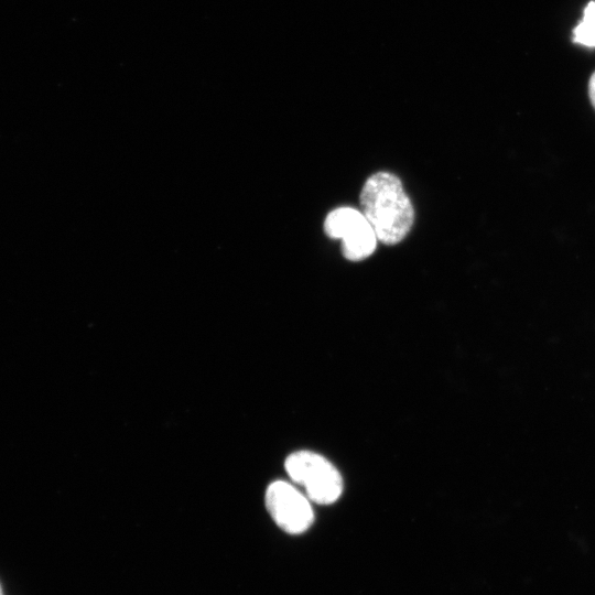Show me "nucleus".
<instances>
[{"instance_id":"nucleus-1","label":"nucleus","mask_w":595,"mask_h":595,"mask_svg":"<svg viewBox=\"0 0 595 595\" xmlns=\"http://www.w3.org/2000/svg\"><path fill=\"white\" fill-rule=\"evenodd\" d=\"M361 213L378 240L386 245L400 242L410 231L414 209L398 176L389 172L372 174L360 192Z\"/></svg>"},{"instance_id":"nucleus-4","label":"nucleus","mask_w":595,"mask_h":595,"mask_svg":"<svg viewBox=\"0 0 595 595\" xmlns=\"http://www.w3.org/2000/svg\"><path fill=\"white\" fill-rule=\"evenodd\" d=\"M264 502L274 522L290 534L302 533L313 523L314 513L309 498L286 482L271 483L266 490Z\"/></svg>"},{"instance_id":"nucleus-6","label":"nucleus","mask_w":595,"mask_h":595,"mask_svg":"<svg viewBox=\"0 0 595 595\" xmlns=\"http://www.w3.org/2000/svg\"><path fill=\"white\" fill-rule=\"evenodd\" d=\"M588 96L589 100L595 109V72L592 74L588 82Z\"/></svg>"},{"instance_id":"nucleus-3","label":"nucleus","mask_w":595,"mask_h":595,"mask_svg":"<svg viewBox=\"0 0 595 595\" xmlns=\"http://www.w3.org/2000/svg\"><path fill=\"white\" fill-rule=\"evenodd\" d=\"M324 231L331 238L343 239V255L350 261H360L376 249L377 237L364 214L351 207H339L325 218Z\"/></svg>"},{"instance_id":"nucleus-5","label":"nucleus","mask_w":595,"mask_h":595,"mask_svg":"<svg viewBox=\"0 0 595 595\" xmlns=\"http://www.w3.org/2000/svg\"><path fill=\"white\" fill-rule=\"evenodd\" d=\"M573 42L595 47V1L588 2L582 21L573 29Z\"/></svg>"},{"instance_id":"nucleus-7","label":"nucleus","mask_w":595,"mask_h":595,"mask_svg":"<svg viewBox=\"0 0 595 595\" xmlns=\"http://www.w3.org/2000/svg\"><path fill=\"white\" fill-rule=\"evenodd\" d=\"M0 595H3V593H2V588H1V585H0Z\"/></svg>"},{"instance_id":"nucleus-2","label":"nucleus","mask_w":595,"mask_h":595,"mask_svg":"<svg viewBox=\"0 0 595 595\" xmlns=\"http://www.w3.org/2000/svg\"><path fill=\"white\" fill-rule=\"evenodd\" d=\"M291 479L305 488L307 498L317 504H331L343 491V479L325 457L310 451H299L285 459Z\"/></svg>"}]
</instances>
